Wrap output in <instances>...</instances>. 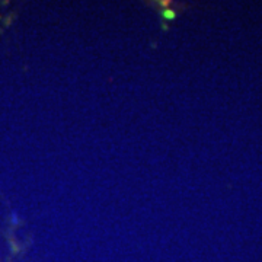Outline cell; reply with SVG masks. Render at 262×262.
Instances as JSON below:
<instances>
[{
	"label": "cell",
	"instance_id": "obj_1",
	"mask_svg": "<svg viewBox=\"0 0 262 262\" xmlns=\"http://www.w3.org/2000/svg\"><path fill=\"white\" fill-rule=\"evenodd\" d=\"M165 16L169 19H172L173 18V12H166V13H165Z\"/></svg>",
	"mask_w": 262,
	"mask_h": 262
}]
</instances>
